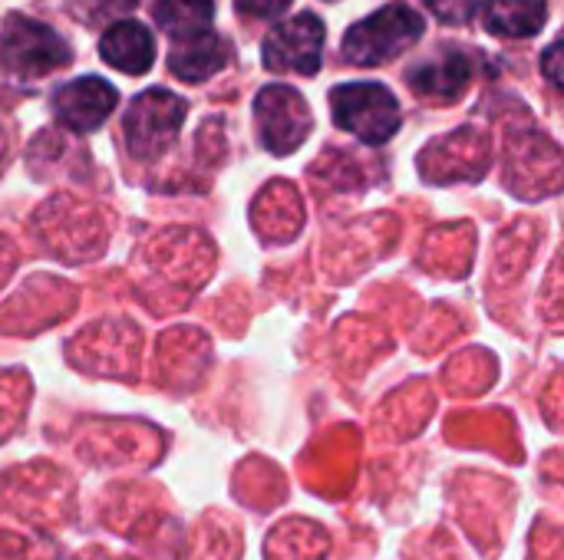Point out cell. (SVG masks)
Listing matches in <instances>:
<instances>
[{"mask_svg":"<svg viewBox=\"0 0 564 560\" xmlns=\"http://www.w3.org/2000/svg\"><path fill=\"white\" fill-rule=\"evenodd\" d=\"M423 17L406 3H387L344 36V56L357 66H377L403 56L423 36Z\"/></svg>","mask_w":564,"mask_h":560,"instance_id":"1","label":"cell"},{"mask_svg":"<svg viewBox=\"0 0 564 560\" xmlns=\"http://www.w3.org/2000/svg\"><path fill=\"white\" fill-rule=\"evenodd\" d=\"M69 63L66 40L23 13H13L0 33V69L13 79H40Z\"/></svg>","mask_w":564,"mask_h":560,"instance_id":"2","label":"cell"},{"mask_svg":"<svg viewBox=\"0 0 564 560\" xmlns=\"http://www.w3.org/2000/svg\"><path fill=\"white\" fill-rule=\"evenodd\" d=\"M330 106H334V122L340 129L354 132L357 139L370 142V145L387 142L400 129V122H403L397 96L387 86H380V83H347V86H337L330 92Z\"/></svg>","mask_w":564,"mask_h":560,"instance_id":"3","label":"cell"},{"mask_svg":"<svg viewBox=\"0 0 564 560\" xmlns=\"http://www.w3.org/2000/svg\"><path fill=\"white\" fill-rule=\"evenodd\" d=\"M185 109H188V102L169 89H149L139 99H132V106L126 112L129 152L142 162L159 158L178 135V129L185 122Z\"/></svg>","mask_w":564,"mask_h":560,"instance_id":"4","label":"cell"},{"mask_svg":"<svg viewBox=\"0 0 564 560\" xmlns=\"http://www.w3.org/2000/svg\"><path fill=\"white\" fill-rule=\"evenodd\" d=\"M324 23L314 13H297L284 23H278L261 46L264 66L274 73H301L314 76L324 59Z\"/></svg>","mask_w":564,"mask_h":560,"instance_id":"5","label":"cell"},{"mask_svg":"<svg viewBox=\"0 0 564 560\" xmlns=\"http://www.w3.org/2000/svg\"><path fill=\"white\" fill-rule=\"evenodd\" d=\"M258 132L268 152L291 155L311 132V112L304 99L288 86H268L254 99Z\"/></svg>","mask_w":564,"mask_h":560,"instance_id":"6","label":"cell"},{"mask_svg":"<svg viewBox=\"0 0 564 560\" xmlns=\"http://www.w3.org/2000/svg\"><path fill=\"white\" fill-rule=\"evenodd\" d=\"M53 109L69 132H96L116 109V89L99 76H79L56 89Z\"/></svg>","mask_w":564,"mask_h":560,"instance_id":"7","label":"cell"},{"mask_svg":"<svg viewBox=\"0 0 564 560\" xmlns=\"http://www.w3.org/2000/svg\"><path fill=\"white\" fill-rule=\"evenodd\" d=\"M99 56L126 76H142L155 59V36L135 20H119L99 36Z\"/></svg>","mask_w":564,"mask_h":560,"instance_id":"8","label":"cell"},{"mask_svg":"<svg viewBox=\"0 0 564 560\" xmlns=\"http://www.w3.org/2000/svg\"><path fill=\"white\" fill-rule=\"evenodd\" d=\"M221 66H225V43L218 40L215 30H202V33L172 40V50H169L172 76H178L185 83H205Z\"/></svg>","mask_w":564,"mask_h":560,"instance_id":"9","label":"cell"},{"mask_svg":"<svg viewBox=\"0 0 564 560\" xmlns=\"http://www.w3.org/2000/svg\"><path fill=\"white\" fill-rule=\"evenodd\" d=\"M469 73H473L469 59L463 53H449V56H440V59H430V63L413 66L410 86H413V92H420L426 99L449 102V99H456L466 89Z\"/></svg>","mask_w":564,"mask_h":560,"instance_id":"10","label":"cell"},{"mask_svg":"<svg viewBox=\"0 0 564 560\" xmlns=\"http://www.w3.org/2000/svg\"><path fill=\"white\" fill-rule=\"evenodd\" d=\"M482 23L496 36H532L549 20L545 0H482Z\"/></svg>","mask_w":564,"mask_h":560,"instance_id":"11","label":"cell"},{"mask_svg":"<svg viewBox=\"0 0 564 560\" xmlns=\"http://www.w3.org/2000/svg\"><path fill=\"white\" fill-rule=\"evenodd\" d=\"M152 17L172 40H178V36H188V33L212 30L215 3L212 0H155Z\"/></svg>","mask_w":564,"mask_h":560,"instance_id":"12","label":"cell"},{"mask_svg":"<svg viewBox=\"0 0 564 560\" xmlns=\"http://www.w3.org/2000/svg\"><path fill=\"white\" fill-rule=\"evenodd\" d=\"M139 0H66V7L79 17V20H102L112 10H129Z\"/></svg>","mask_w":564,"mask_h":560,"instance_id":"13","label":"cell"},{"mask_svg":"<svg viewBox=\"0 0 564 560\" xmlns=\"http://www.w3.org/2000/svg\"><path fill=\"white\" fill-rule=\"evenodd\" d=\"M426 7L446 23H466L482 7V0H426Z\"/></svg>","mask_w":564,"mask_h":560,"instance_id":"14","label":"cell"},{"mask_svg":"<svg viewBox=\"0 0 564 560\" xmlns=\"http://www.w3.org/2000/svg\"><path fill=\"white\" fill-rule=\"evenodd\" d=\"M291 7V0H238V10L254 17V20H268V17H278Z\"/></svg>","mask_w":564,"mask_h":560,"instance_id":"15","label":"cell"},{"mask_svg":"<svg viewBox=\"0 0 564 560\" xmlns=\"http://www.w3.org/2000/svg\"><path fill=\"white\" fill-rule=\"evenodd\" d=\"M558 43H552V50H549V73H552V79L555 83H562V73H558Z\"/></svg>","mask_w":564,"mask_h":560,"instance_id":"16","label":"cell"},{"mask_svg":"<svg viewBox=\"0 0 564 560\" xmlns=\"http://www.w3.org/2000/svg\"><path fill=\"white\" fill-rule=\"evenodd\" d=\"M327 3H334V0H327Z\"/></svg>","mask_w":564,"mask_h":560,"instance_id":"17","label":"cell"}]
</instances>
